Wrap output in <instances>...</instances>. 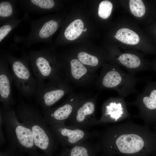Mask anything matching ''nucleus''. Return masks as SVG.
<instances>
[{
	"mask_svg": "<svg viewBox=\"0 0 156 156\" xmlns=\"http://www.w3.org/2000/svg\"><path fill=\"white\" fill-rule=\"evenodd\" d=\"M98 137L102 156H146L156 151V133L145 124L128 121L107 126Z\"/></svg>",
	"mask_w": 156,
	"mask_h": 156,
	"instance_id": "obj_1",
	"label": "nucleus"
},
{
	"mask_svg": "<svg viewBox=\"0 0 156 156\" xmlns=\"http://www.w3.org/2000/svg\"><path fill=\"white\" fill-rule=\"evenodd\" d=\"M15 111L18 120L31 130L37 148L45 156H52L59 144L38 110L32 105L22 103L16 106Z\"/></svg>",
	"mask_w": 156,
	"mask_h": 156,
	"instance_id": "obj_2",
	"label": "nucleus"
},
{
	"mask_svg": "<svg viewBox=\"0 0 156 156\" xmlns=\"http://www.w3.org/2000/svg\"><path fill=\"white\" fill-rule=\"evenodd\" d=\"M0 124L3 127L7 137L9 149L25 153L29 156H42L38 152L32 133L27 126L19 121L15 110L11 107L0 108Z\"/></svg>",
	"mask_w": 156,
	"mask_h": 156,
	"instance_id": "obj_3",
	"label": "nucleus"
},
{
	"mask_svg": "<svg viewBox=\"0 0 156 156\" xmlns=\"http://www.w3.org/2000/svg\"><path fill=\"white\" fill-rule=\"evenodd\" d=\"M11 67L13 81L19 94L28 99L35 95L36 82L25 60L8 56Z\"/></svg>",
	"mask_w": 156,
	"mask_h": 156,
	"instance_id": "obj_4",
	"label": "nucleus"
},
{
	"mask_svg": "<svg viewBox=\"0 0 156 156\" xmlns=\"http://www.w3.org/2000/svg\"><path fill=\"white\" fill-rule=\"evenodd\" d=\"M141 80L120 68H113L105 74L102 83L106 88L115 89L120 96L124 98L136 92V85Z\"/></svg>",
	"mask_w": 156,
	"mask_h": 156,
	"instance_id": "obj_5",
	"label": "nucleus"
},
{
	"mask_svg": "<svg viewBox=\"0 0 156 156\" xmlns=\"http://www.w3.org/2000/svg\"><path fill=\"white\" fill-rule=\"evenodd\" d=\"M130 104L135 106L138 110V116L145 124L156 122V81H149L136 99Z\"/></svg>",
	"mask_w": 156,
	"mask_h": 156,
	"instance_id": "obj_6",
	"label": "nucleus"
},
{
	"mask_svg": "<svg viewBox=\"0 0 156 156\" xmlns=\"http://www.w3.org/2000/svg\"><path fill=\"white\" fill-rule=\"evenodd\" d=\"M55 137L59 144L64 147L73 146L82 143L87 140L98 137L99 132L62 125L48 126Z\"/></svg>",
	"mask_w": 156,
	"mask_h": 156,
	"instance_id": "obj_7",
	"label": "nucleus"
},
{
	"mask_svg": "<svg viewBox=\"0 0 156 156\" xmlns=\"http://www.w3.org/2000/svg\"><path fill=\"white\" fill-rule=\"evenodd\" d=\"M95 105L90 101L84 103L73 112L66 122V126L87 130L98 124L99 120L94 115Z\"/></svg>",
	"mask_w": 156,
	"mask_h": 156,
	"instance_id": "obj_8",
	"label": "nucleus"
},
{
	"mask_svg": "<svg viewBox=\"0 0 156 156\" xmlns=\"http://www.w3.org/2000/svg\"><path fill=\"white\" fill-rule=\"evenodd\" d=\"M130 116L124 98L120 96L105 104L98 124L118 122L129 118Z\"/></svg>",
	"mask_w": 156,
	"mask_h": 156,
	"instance_id": "obj_9",
	"label": "nucleus"
},
{
	"mask_svg": "<svg viewBox=\"0 0 156 156\" xmlns=\"http://www.w3.org/2000/svg\"><path fill=\"white\" fill-rule=\"evenodd\" d=\"M33 72L37 87L53 76V70L45 52L33 53L31 55Z\"/></svg>",
	"mask_w": 156,
	"mask_h": 156,
	"instance_id": "obj_10",
	"label": "nucleus"
},
{
	"mask_svg": "<svg viewBox=\"0 0 156 156\" xmlns=\"http://www.w3.org/2000/svg\"><path fill=\"white\" fill-rule=\"evenodd\" d=\"M49 83L44 82L37 87L35 96L37 101L44 111L49 109L64 95L62 89L53 88Z\"/></svg>",
	"mask_w": 156,
	"mask_h": 156,
	"instance_id": "obj_11",
	"label": "nucleus"
},
{
	"mask_svg": "<svg viewBox=\"0 0 156 156\" xmlns=\"http://www.w3.org/2000/svg\"><path fill=\"white\" fill-rule=\"evenodd\" d=\"M13 81L12 73L6 63L1 60L0 66V101L3 109L12 107L15 103L11 93V85Z\"/></svg>",
	"mask_w": 156,
	"mask_h": 156,
	"instance_id": "obj_12",
	"label": "nucleus"
},
{
	"mask_svg": "<svg viewBox=\"0 0 156 156\" xmlns=\"http://www.w3.org/2000/svg\"><path fill=\"white\" fill-rule=\"evenodd\" d=\"M101 151L99 141L94 142L86 141L74 146L64 147L59 156H96Z\"/></svg>",
	"mask_w": 156,
	"mask_h": 156,
	"instance_id": "obj_13",
	"label": "nucleus"
},
{
	"mask_svg": "<svg viewBox=\"0 0 156 156\" xmlns=\"http://www.w3.org/2000/svg\"><path fill=\"white\" fill-rule=\"evenodd\" d=\"M73 110V106L66 103L56 108L48 109L45 112L43 117L48 126L57 124L65 125Z\"/></svg>",
	"mask_w": 156,
	"mask_h": 156,
	"instance_id": "obj_14",
	"label": "nucleus"
},
{
	"mask_svg": "<svg viewBox=\"0 0 156 156\" xmlns=\"http://www.w3.org/2000/svg\"><path fill=\"white\" fill-rule=\"evenodd\" d=\"M114 37L123 43L130 45L136 44L140 40L138 35L135 32L126 28L118 30Z\"/></svg>",
	"mask_w": 156,
	"mask_h": 156,
	"instance_id": "obj_15",
	"label": "nucleus"
},
{
	"mask_svg": "<svg viewBox=\"0 0 156 156\" xmlns=\"http://www.w3.org/2000/svg\"><path fill=\"white\" fill-rule=\"evenodd\" d=\"M84 24L80 19H77L72 22L67 27L64 32L66 38L69 40L77 38L81 34Z\"/></svg>",
	"mask_w": 156,
	"mask_h": 156,
	"instance_id": "obj_16",
	"label": "nucleus"
},
{
	"mask_svg": "<svg viewBox=\"0 0 156 156\" xmlns=\"http://www.w3.org/2000/svg\"><path fill=\"white\" fill-rule=\"evenodd\" d=\"M58 26L57 22L53 20L46 22L39 31V37L42 38H48L56 31Z\"/></svg>",
	"mask_w": 156,
	"mask_h": 156,
	"instance_id": "obj_17",
	"label": "nucleus"
},
{
	"mask_svg": "<svg viewBox=\"0 0 156 156\" xmlns=\"http://www.w3.org/2000/svg\"><path fill=\"white\" fill-rule=\"evenodd\" d=\"M70 64L72 75L76 79H79L87 72V68L77 59L72 60L70 61Z\"/></svg>",
	"mask_w": 156,
	"mask_h": 156,
	"instance_id": "obj_18",
	"label": "nucleus"
},
{
	"mask_svg": "<svg viewBox=\"0 0 156 156\" xmlns=\"http://www.w3.org/2000/svg\"><path fill=\"white\" fill-rule=\"evenodd\" d=\"M129 6L132 14L137 17L142 16L145 12V7L142 0H130Z\"/></svg>",
	"mask_w": 156,
	"mask_h": 156,
	"instance_id": "obj_19",
	"label": "nucleus"
},
{
	"mask_svg": "<svg viewBox=\"0 0 156 156\" xmlns=\"http://www.w3.org/2000/svg\"><path fill=\"white\" fill-rule=\"evenodd\" d=\"M113 8V5L109 1L105 0L102 1L99 4L98 13L101 18L106 19L110 16Z\"/></svg>",
	"mask_w": 156,
	"mask_h": 156,
	"instance_id": "obj_20",
	"label": "nucleus"
},
{
	"mask_svg": "<svg viewBox=\"0 0 156 156\" xmlns=\"http://www.w3.org/2000/svg\"><path fill=\"white\" fill-rule=\"evenodd\" d=\"M79 60L82 64L92 66H96L99 63L98 60L96 57L86 52H81L78 55Z\"/></svg>",
	"mask_w": 156,
	"mask_h": 156,
	"instance_id": "obj_21",
	"label": "nucleus"
},
{
	"mask_svg": "<svg viewBox=\"0 0 156 156\" xmlns=\"http://www.w3.org/2000/svg\"><path fill=\"white\" fill-rule=\"evenodd\" d=\"M13 12L12 5L7 1H3L0 3V16L7 17L10 16Z\"/></svg>",
	"mask_w": 156,
	"mask_h": 156,
	"instance_id": "obj_22",
	"label": "nucleus"
},
{
	"mask_svg": "<svg viewBox=\"0 0 156 156\" xmlns=\"http://www.w3.org/2000/svg\"><path fill=\"white\" fill-rule=\"evenodd\" d=\"M31 2L39 7L45 9L52 8L54 5V2L52 0H31Z\"/></svg>",
	"mask_w": 156,
	"mask_h": 156,
	"instance_id": "obj_23",
	"label": "nucleus"
},
{
	"mask_svg": "<svg viewBox=\"0 0 156 156\" xmlns=\"http://www.w3.org/2000/svg\"><path fill=\"white\" fill-rule=\"evenodd\" d=\"M12 28L9 25H5L0 28V42L8 34Z\"/></svg>",
	"mask_w": 156,
	"mask_h": 156,
	"instance_id": "obj_24",
	"label": "nucleus"
},
{
	"mask_svg": "<svg viewBox=\"0 0 156 156\" xmlns=\"http://www.w3.org/2000/svg\"><path fill=\"white\" fill-rule=\"evenodd\" d=\"M156 133V125L154 127V129L153 130Z\"/></svg>",
	"mask_w": 156,
	"mask_h": 156,
	"instance_id": "obj_25",
	"label": "nucleus"
},
{
	"mask_svg": "<svg viewBox=\"0 0 156 156\" xmlns=\"http://www.w3.org/2000/svg\"><path fill=\"white\" fill-rule=\"evenodd\" d=\"M87 30V29L86 28H83V31H86Z\"/></svg>",
	"mask_w": 156,
	"mask_h": 156,
	"instance_id": "obj_26",
	"label": "nucleus"
},
{
	"mask_svg": "<svg viewBox=\"0 0 156 156\" xmlns=\"http://www.w3.org/2000/svg\"><path fill=\"white\" fill-rule=\"evenodd\" d=\"M154 68L156 70V66H155V67H154Z\"/></svg>",
	"mask_w": 156,
	"mask_h": 156,
	"instance_id": "obj_27",
	"label": "nucleus"
},
{
	"mask_svg": "<svg viewBox=\"0 0 156 156\" xmlns=\"http://www.w3.org/2000/svg\"></svg>",
	"mask_w": 156,
	"mask_h": 156,
	"instance_id": "obj_28",
	"label": "nucleus"
}]
</instances>
